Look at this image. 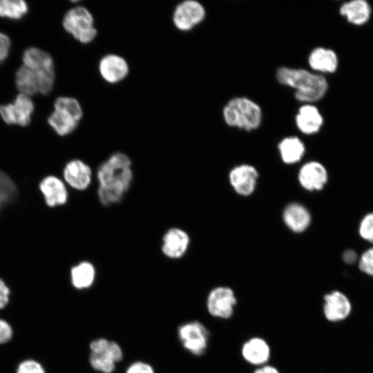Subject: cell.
Returning a JSON list of instances; mask_svg holds the SVG:
<instances>
[{
  "label": "cell",
  "instance_id": "13",
  "mask_svg": "<svg viewBox=\"0 0 373 373\" xmlns=\"http://www.w3.org/2000/svg\"><path fill=\"white\" fill-rule=\"evenodd\" d=\"M189 245L188 233L181 228L171 227L162 236L161 250L166 258L177 260L186 254Z\"/></svg>",
  "mask_w": 373,
  "mask_h": 373
},
{
  "label": "cell",
  "instance_id": "34",
  "mask_svg": "<svg viewBox=\"0 0 373 373\" xmlns=\"http://www.w3.org/2000/svg\"><path fill=\"white\" fill-rule=\"evenodd\" d=\"M12 336V329L5 320L0 318V344L8 342Z\"/></svg>",
  "mask_w": 373,
  "mask_h": 373
},
{
  "label": "cell",
  "instance_id": "36",
  "mask_svg": "<svg viewBox=\"0 0 373 373\" xmlns=\"http://www.w3.org/2000/svg\"><path fill=\"white\" fill-rule=\"evenodd\" d=\"M358 257L355 250L351 249L345 250L343 254V260L348 265L355 263L358 261Z\"/></svg>",
  "mask_w": 373,
  "mask_h": 373
},
{
  "label": "cell",
  "instance_id": "6",
  "mask_svg": "<svg viewBox=\"0 0 373 373\" xmlns=\"http://www.w3.org/2000/svg\"><path fill=\"white\" fill-rule=\"evenodd\" d=\"M88 362L91 368L99 373H113L123 359L120 345L105 338L93 340L89 344Z\"/></svg>",
  "mask_w": 373,
  "mask_h": 373
},
{
  "label": "cell",
  "instance_id": "28",
  "mask_svg": "<svg viewBox=\"0 0 373 373\" xmlns=\"http://www.w3.org/2000/svg\"><path fill=\"white\" fill-rule=\"evenodd\" d=\"M17 194V188L11 178L0 171V211L11 202Z\"/></svg>",
  "mask_w": 373,
  "mask_h": 373
},
{
  "label": "cell",
  "instance_id": "14",
  "mask_svg": "<svg viewBox=\"0 0 373 373\" xmlns=\"http://www.w3.org/2000/svg\"><path fill=\"white\" fill-rule=\"evenodd\" d=\"M298 178L303 189L309 191H319L327 183L328 173L321 162L309 161L300 167Z\"/></svg>",
  "mask_w": 373,
  "mask_h": 373
},
{
  "label": "cell",
  "instance_id": "1",
  "mask_svg": "<svg viewBox=\"0 0 373 373\" xmlns=\"http://www.w3.org/2000/svg\"><path fill=\"white\" fill-rule=\"evenodd\" d=\"M97 197L104 206L119 202L129 190L133 179L132 162L122 152L111 155L98 167Z\"/></svg>",
  "mask_w": 373,
  "mask_h": 373
},
{
  "label": "cell",
  "instance_id": "29",
  "mask_svg": "<svg viewBox=\"0 0 373 373\" xmlns=\"http://www.w3.org/2000/svg\"><path fill=\"white\" fill-rule=\"evenodd\" d=\"M358 233L363 240L373 244V212L362 218L358 226Z\"/></svg>",
  "mask_w": 373,
  "mask_h": 373
},
{
  "label": "cell",
  "instance_id": "30",
  "mask_svg": "<svg viewBox=\"0 0 373 373\" xmlns=\"http://www.w3.org/2000/svg\"><path fill=\"white\" fill-rule=\"evenodd\" d=\"M358 269L365 274L373 276V246L365 250L358 260Z\"/></svg>",
  "mask_w": 373,
  "mask_h": 373
},
{
  "label": "cell",
  "instance_id": "8",
  "mask_svg": "<svg viewBox=\"0 0 373 373\" xmlns=\"http://www.w3.org/2000/svg\"><path fill=\"white\" fill-rule=\"evenodd\" d=\"M177 337L186 352L199 357L203 355L208 348L210 333L202 322L192 319L178 327Z\"/></svg>",
  "mask_w": 373,
  "mask_h": 373
},
{
  "label": "cell",
  "instance_id": "10",
  "mask_svg": "<svg viewBox=\"0 0 373 373\" xmlns=\"http://www.w3.org/2000/svg\"><path fill=\"white\" fill-rule=\"evenodd\" d=\"M34 109L31 97L19 93L12 103L0 106V115L8 124L26 126L31 121Z\"/></svg>",
  "mask_w": 373,
  "mask_h": 373
},
{
  "label": "cell",
  "instance_id": "21",
  "mask_svg": "<svg viewBox=\"0 0 373 373\" xmlns=\"http://www.w3.org/2000/svg\"><path fill=\"white\" fill-rule=\"evenodd\" d=\"M283 219L286 226L296 233L305 231L312 222L309 210L304 205L297 202L287 205L283 212Z\"/></svg>",
  "mask_w": 373,
  "mask_h": 373
},
{
  "label": "cell",
  "instance_id": "4",
  "mask_svg": "<svg viewBox=\"0 0 373 373\" xmlns=\"http://www.w3.org/2000/svg\"><path fill=\"white\" fill-rule=\"evenodd\" d=\"M83 116L82 108L77 99L72 97H57L54 110L48 117V123L60 136L72 133Z\"/></svg>",
  "mask_w": 373,
  "mask_h": 373
},
{
  "label": "cell",
  "instance_id": "24",
  "mask_svg": "<svg viewBox=\"0 0 373 373\" xmlns=\"http://www.w3.org/2000/svg\"><path fill=\"white\" fill-rule=\"evenodd\" d=\"M340 14L354 25H363L370 17L371 8L365 0H352L343 3L339 9Z\"/></svg>",
  "mask_w": 373,
  "mask_h": 373
},
{
  "label": "cell",
  "instance_id": "32",
  "mask_svg": "<svg viewBox=\"0 0 373 373\" xmlns=\"http://www.w3.org/2000/svg\"><path fill=\"white\" fill-rule=\"evenodd\" d=\"M124 373H155L153 367L144 361H136L128 365Z\"/></svg>",
  "mask_w": 373,
  "mask_h": 373
},
{
  "label": "cell",
  "instance_id": "12",
  "mask_svg": "<svg viewBox=\"0 0 373 373\" xmlns=\"http://www.w3.org/2000/svg\"><path fill=\"white\" fill-rule=\"evenodd\" d=\"M258 173L252 165L242 164L234 166L229 172V182L233 190L242 196H249L256 187Z\"/></svg>",
  "mask_w": 373,
  "mask_h": 373
},
{
  "label": "cell",
  "instance_id": "11",
  "mask_svg": "<svg viewBox=\"0 0 373 373\" xmlns=\"http://www.w3.org/2000/svg\"><path fill=\"white\" fill-rule=\"evenodd\" d=\"M206 17L203 5L195 0H185L178 3L173 13V22L181 31H189L200 23Z\"/></svg>",
  "mask_w": 373,
  "mask_h": 373
},
{
  "label": "cell",
  "instance_id": "5",
  "mask_svg": "<svg viewBox=\"0 0 373 373\" xmlns=\"http://www.w3.org/2000/svg\"><path fill=\"white\" fill-rule=\"evenodd\" d=\"M22 60L23 65L29 68L36 77L39 93L48 94L53 88L55 79L51 55L39 48L30 47L24 50Z\"/></svg>",
  "mask_w": 373,
  "mask_h": 373
},
{
  "label": "cell",
  "instance_id": "2",
  "mask_svg": "<svg viewBox=\"0 0 373 373\" xmlns=\"http://www.w3.org/2000/svg\"><path fill=\"white\" fill-rule=\"evenodd\" d=\"M276 77L280 84L294 88L295 98L304 104L321 100L328 90L323 75L305 68L281 66L277 69Z\"/></svg>",
  "mask_w": 373,
  "mask_h": 373
},
{
  "label": "cell",
  "instance_id": "16",
  "mask_svg": "<svg viewBox=\"0 0 373 373\" xmlns=\"http://www.w3.org/2000/svg\"><path fill=\"white\" fill-rule=\"evenodd\" d=\"M323 314L330 322L345 319L352 311L350 299L340 291L334 290L326 294L323 297Z\"/></svg>",
  "mask_w": 373,
  "mask_h": 373
},
{
  "label": "cell",
  "instance_id": "37",
  "mask_svg": "<svg viewBox=\"0 0 373 373\" xmlns=\"http://www.w3.org/2000/svg\"><path fill=\"white\" fill-rule=\"evenodd\" d=\"M254 373H280V371L276 367L267 363L256 367Z\"/></svg>",
  "mask_w": 373,
  "mask_h": 373
},
{
  "label": "cell",
  "instance_id": "20",
  "mask_svg": "<svg viewBox=\"0 0 373 373\" xmlns=\"http://www.w3.org/2000/svg\"><path fill=\"white\" fill-rule=\"evenodd\" d=\"M39 189L44 196L46 204L50 207L66 203L68 193L65 183L59 178L49 175L39 183Z\"/></svg>",
  "mask_w": 373,
  "mask_h": 373
},
{
  "label": "cell",
  "instance_id": "33",
  "mask_svg": "<svg viewBox=\"0 0 373 373\" xmlns=\"http://www.w3.org/2000/svg\"><path fill=\"white\" fill-rule=\"evenodd\" d=\"M10 46L11 42L8 36L0 32V65L8 56Z\"/></svg>",
  "mask_w": 373,
  "mask_h": 373
},
{
  "label": "cell",
  "instance_id": "35",
  "mask_svg": "<svg viewBox=\"0 0 373 373\" xmlns=\"http://www.w3.org/2000/svg\"><path fill=\"white\" fill-rule=\"evenodd\" d=\"M10 290L5 281L0 278V309H3L9 302Z\"/></svg>",
  "mask_w": 373,
  "mask_h": 373
},
{
  "label": "cell",
  "instance_id": "9",
  "mask_svg": "<svg viewBox=\"0 0 373 373\" xmlns=\"http://www.w3.org/2000/svg\"><path fill=\"white\" fill-rule=\"evenodd\" d=\"M237 298L229 287L218 286L208 293L205 307L208 314L216 318L227 320L232 317Z\"/></svg>",
  "mask_w": 373,
  "mask_h": 373
},
{
  "label": "cell",
  "instance_id": "18",
  "mask_svg": "<svg viewBox=\"0 0 373 373\" xmlns=\"http://www.w3.org/2000/svg\"><path fill=\"white\" fill-rule=\"evenodd\" d=\"M99 71L106 82L116 84L127 76L129 68L127 61L122 57L116 54H108L100 59Z\"/></svg>",
  "mask_w": 373,
  "mask_h": 373
},
{
  "label": "cell",
  "instance_id": "23",
  "mask_svg": "<svg viewBox=\"0 0 373 373\" xmlns=\"http://www.w3.org/2000/svg\"><path fill=\"white\" fill-rule=\"evenodd\" d=\"M307 61L314 71L319 73H334L338 65L336 53L323 47L314 48L308 56Z\"/></svg>",
  "mask_w": 373,
  "mask_h": 373
},
{
  "label": "cell",
  "instance_id": "31",
  "mask_svg": "<svg viewBox=\"0 0 373 373\" xmlns=\"http://www.w3.org/2000/svg\"><path fill=\"white\" fill-rule=\"evenodd\" d=\"M17 373H46L42 365L35 360L27 359L18 366Z\"/></svg>",
  "mask_w": 373,
  "mask_h": 373
},
{
  "label": "cell",
  "instance_id": "17",
  "mask_svg": "<svg viewBox=\"0 0 373 373\" xmlns=\"http://www.w3.org/2000/svg\"><path fill=\"white\" fill-rule=\"evenodd\" d=\"M240 353L247 363L258 367L267 364L271 352L269 344L265 338L254 336L242 344Z\"/></svg>",
  "mask_w": 373,
  "mask_h": 373
},
{
  "label": "cell",
  "instance_id": "25",
  "mask_svg": "<svg viewBox=\"0 0 373 373\" xmlns=\"http://www.w3.org/2000/svg\"><path fill=\"white\" fill-rule=\"evenodd\" d=\"M278 149L282 161L287 164L298 162L305 153V144L296 136L283 138L278 143Z\"/></svg>",
  "mask_w": 373,
  "mask_h": 373
},
{
  "label": "cell",
  "instance_id": "26",
  "mask_svg": "<svg viewBox=\"0 0 373 373\" xmlns=\"http://www.w3.org/2000/svg\"><path fill=\"white\" fill-rule=\"evenodd\" d=\"M15 84L21 94L31 97L39 93L36 77L29 68L23 64L16 72Z\"/></svg>",
  "mask_w": 373,
  "mask_h": 373
},
{
  "label": "cell",
  "instance_id": "3",
  "mask_svg": "<svg viewBox=\"0 0 373 373\" xmlns=\"http://www.w3.org/2000/svg\"><path fill=\"white\" fill-rule=\"evenodd\" d=\"M222 115L228 126L251 131L260 126L262 111L254 100L247 97H235L224 105Z\"/></svg>",
  "mask_w": 373,
  "mask_h": 373
},
{
  "label": "cell",
  "instance_id": "19",
  "mask_svg": "<svg viewBox=\"0 0 373 373\" xmlns=\"http://www.w3.org/2000/svg\"><path fill=\"white\" fill-rule=\"evenodd\" d=\"M324 120L318 108L312 104H304L299 107L295 116V123L298 129L305 135L318 133Z\"/></svg>",
  "mask_w": 373,
  "mask_h": 373
},
{
  "label": "cell",
  "instance_id": "22",
  "mask_svg": "<svg viewBox=\"0 0 373 373\" xmlns=\"http://www.w3.org/2000/svg\"><path fill=\"white\" fill-rule=\"evenodd\" d=\"M97 271L95 265L84 260L73 265L69 271V279L72 287L77 291L90 289L95 284Z\"/></svg>",
  "mask_w": 373,
  "mask_h": 373
},
{
  "label": "cell",
  "instance_id": "7",
  "mask_svg": "<svg viewBox=\"0 0 373 373\" xmlns=\"http://www.w3.org/2000/svg\"><path fill=\"white\" fill-rule=\"evenodd\" d=\"M62 25L67 32L82 44L90 43L97 34L93 15L82 6L68 10L63 18Z\"/></svg>",
  "mask_w": 373,
  "mask_h": 373
},
{
  "label": "cell",
  "instance_id": "15",
  "mask_svg": "<svg viewBox=\"0 0 373 373\" xmlns=\"http://www.w3.org/2000/svg\"><path fill=\"white\" fill-rule=\"evenodd\" d=\"M65 182L77 191L87 189L93 178L90 166L83 160L75 159L69 161L63 170Z\"/></svg>",
  "mask_w": 373,
  "mask_h": 373
},
{
  "label": "cell",
  "instance_id": "27",
  "mask_svg": "<svg viewBox=\"0 0 373 373\" xmlns=\"http://www.w3.org/2000/svg\"><path fill=\"white\" fill-rule=\"evenodd\" d=\"M28 11V6L22 0H0V17L17 20Z\"/></svg>",
  "mask_w": 373,
  "mask_h": 373
}]
</instances>
